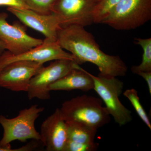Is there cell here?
Instances as JSON below:
<instances>
[{"label": "cell", "instance_id": "cell-13", "mask_svg": "<svg viewBox=\"0 0 151 151\" xmlns=\"http://www.w3.org/2000/svg\"><path fill=\"white\" fill-rule=\"evenodd\" d=\"M94 83L90 73L80 67L70 71L49 87L51 91L80 90L88 92L94 89Z\"/></svg>", "mask_w": 151, "mask_h": 151}, {"label": "cell", "instance_id": "cell-11", "mask_svg": "<svg viewBox=\"0 0 151 151\" xmlns=\"http://www.w3.org/2000/svg\"><path fill=\"white\" fill-rule=\"evenodd\" d=\"M7 10L26 26L42 34L45 38L57 41L58 33L61 26L54 14H44L30 9L19 8L7 7Z\"/></svg>", "mask_w": 151, "mask_h": 151}, {"label": "cell", "instance_id": "cell-21", "mask_svg": "<svg viewBox=\"0 0 151 151\" xmlns=\"http://www.w3.org/2000/svg\"><path fill=\"white\" fill-rule=\"evenodd\" d=\"M136 74L142 76L145 79L147 84L149 92L151 94V72L147 71H139Z\"/></svg>", "mask_w": 151, "mask_h": 151}, {"label": "cell", "instance_id": "cell-10", "mask_svg": "<svg viewBox=\"0 0 151 151\" xmlns=\"http://www.w3.org/2000/svg\"><path fill=\"white\" fill-rule=\"evenodd\" d=\"M43 64L25 60L11 63L0 70V87L14 92H27L31 80Z\"/></svg>", "mask_w": 151, "mask_h": 151}, {"label": "cell", "instance_id": "cell-16", "mask_svg": "<svg viewBox=\"0 0 151 151\" xmlns=\"http://www.w3.org/2000/svg\"><path fill=\"white\" fill-rule=\"evenodd\" d=\"M124 96L127 97L133 105L136 112L142 121L151 130V124L148 116L140 102L137 91L134 89H127L123 93Z\"/></svg>", "mask_w": 151, "mask_h": 151}, {"label": "cell", "instance_id": "cell-3", "mask_svg": "<svg viewBox=\"0 0 151 151\" xmlns=\"http://www.w3.org/2000/svg\"><path fill=\"white\" fill-rule=\"evenodd\" d=\"M151 19V0H121L108 11L101 24L119 30H129Z\"/></svg>", "mask_w": 151, "mask_h": 151}, {"label": "cell", "instance_id": "cell-9", "mask_svg": "<svg viewBox=\"0 0 151 151\" xmlns=\"http://www.w3.org/2000/svg\"><path fill=\"white\" fill-rule=\"evenodd\" d=\"M8 17L6 13H0V40L4 44L7 51L12 54H19L43 42V40L29 35L26 26L19 22L9 24Z\"/></svg>", "mask_w": 151, "mask_h": 151}, {"label": "cell", "instance_id": "cell-15", "mask_svg": "<svg viewBox=\"0 0 151 151\" xmlns=\"http://www.w3.org/2000/svg\"><path fill=\"white\" fill-rule=\"evenodd\" d=\"M134 42L142 47L143 53L142 62L139 65L132 66V72L135 74L139 71L151 72V38H135Z\"/></svg>", "mask_w": 151, "mask_h": 151}, {"label": "cell", "instance_id": "cell-22", "mask_svg": "<svg viewBox=\"0 0 151 151\" xmlns=\"http://www.w3.org/2000/svg\"><path fill=\"white\" fill-rule=\"evenodd\" d=\"M6 50V47L4 44L0 40V56Z\"/></svg>", "mask_w": 151, "mask_h": 151}, {"label": "cell", "instance_id": "cell-19", "mask_svg": "<svg viewBox=\"0 0 151 151\" xmlns=\"http://www.w3.org/2000/svg\"><path fill=\"white\" fill-rule=\"evenodd\" d=\"M98 144L95 142L82 143L68 140L64 151H94L97 150Z\"/></svg>", "mask_w": 151, "mask_h": 151}, {"label": "cell", "instance_id": "cell-18", "mask_svg": "<svg viewBox=\"0 0 151 151\" xmlns=\"http://www.w3.org/2000/svg\"><path fill=\"white\" fill-rule=\"evenodd\" d=\"M121 0H98L94 12V23L101 24L108 11Z\"/></svg>", "mask_w": 151, "mask_h": 151}, {"label": "cell", "instance_id": "cell-8", "mask_svg": "<svg viewBox=\"0 0 151 151\" xmlns=\"http://www.w3.org/2000/svg\"><path fill=\"white\" fill-rule=\"evenodd\" d=\"M61 59H70L75 61L73 55L63 49L57 41L45 38L41 44L20 54H12L6 50L0 56V70L11 63L19 60L44 64L48 61Z\"/></svg>", "mask_w": 151, "mask_h": 151}, {"label": "cell", "instance_id": "cell-7", "mask_svg": "<svg viewBox=\"0 0 151 151\" xmlns=\"http://www.w3.org/2000/svg\"><path fill=\"white\" fill-rule=\"evenodd\" d=\"M98 0H58L52 9L61 27L76 25L85 27L94 23Z\"/></svg>", "mask_w": 151, "mask_h": 151}, {"label": "cell", "instance_id": "cell-12", "mask_svg": "<svg viewBox=\"0 0 151 151\" xmlns=\"http://www.w3.org/2000/svg\"><path fill=\"white\" fill-rule=\"evenodd\" d=\"M40 142L47 151H64L68 141L66 122L57 108L41 125Z\"/></svg>", "mask_w": 151, "mask_h": 151}, {"label": "cell", "instance_id": "cell-6", "mask_svg": "<svg viewBox=\"0 0 151 151\" xmlns=\"http://www.w3.org/2000/svg\"><path fill=\"white\" fill-rule=\"evenodd\" d=\"M52 61L48 66L42 68L32 78L27 91L29 100H49L50 86L73 69L80 67L78 63L71 60L61 59Z\"/></svg>", "mask_w": 151, "mask_h": 151}, {"label": "cell", "instance_id": "cell-2", "mask_svg": "<svg viewBox=\"0 0 151 151\" xmlns=\"http://www.w3.org/2000/svg\"><path fill=\"white\" fill-rule=\"evenodd\" d=\"M60 114L65 122H77L96 129L109 123L110 115L102 100L84 94L67 100L59 108Z\"/></svg>", "mask_w": 151, "mask_h": 151}, {"label": "cell", "instance_id": "cell-5", "mask_svg": "<svg viewBox=\"0 0 151 151\" xmlns=\"http://www.w3.org/2000/svg\"><path fill=\"white\" fill-rule=\"evenodd\" d=\"M94 81V89L105 103V108L115 122L123 126L132 120V112L119 99L124 88L123 82L116 77L95 76L90 73Z\"/></svg>", "mask_w": 151, "mask_h": 151}, {"label": "cell", "instance_id": "cell-20", "mask_svg": "<svg viewBox=\"0 0 151 151\" xmlns=\"http://www.w3.org/2000/svg\"><path fill=\"white\" fill-rule=\"evenodd\" d=\"M29 9L24 0H0V6Z\"/></svg>", "mask_w": 151, "mask_h": 151}, {"label": "cell", "instance_id": "cell-1", "mask_svg": "<svg viewBox=\"0 0 151 151\" xmlns=\"http://www.w3.org/2000/svg\"><path fill=\"white\" fill-rule=\"evenodd\" d=\"M76 25L61 27L57 35L58 42L69 52L79 65L86 62L97 65L99 76L105 77L124 76L128 68L120 57L103 52L94 36L84 29Z\"/></svg>", "mask_w": 151, "mask_h": 151}, {"label": "cell", "instance_id": "cell-17", "mask_svg": "<svg viewBox=\"0 0 151 151\" xmlns=\"http://www.w3.org/2000/svg\"><path fill=\"white\" fill-rule=\"evenodd\" d=\"M30 9L44 14L52 13V9L58 0H24Z\"/></svg>", "mask_w": 151, "mask_h": 151}, {"label": "cell", "instance_id": "cell-4", "mask_svg": "<svg viewBox=\"0 0 151 151\" xmlns=\"http://www.w3.org/2000/svg\"><path fill=\"white\" fill-rule=\"evenodd\" d=\"M44 110V107L34 105L29 108L21 110L18 115L14 118L8 119L0 115V124L3 129L0 147L8 145L16 140L22 142L28 139L40 142V134L36 129L35 122Z\"/></svg>", "mask_w": 151, "mask_h": 151}, {"label": "cell", "instance_id": "cell-14", "mask_svg": "<svg viewBox=\"0 0 151 151\" xmlns=\"http://www.w3.org/2000/svg\"><path fill=\"white\" fill-rule=\"evenodd\" d=\"M65 122L68 140L82 143L94 142L97 129L79 122Z\"/></svg>", "mask_w": 151, "mask_h": 151}]
</instances>
